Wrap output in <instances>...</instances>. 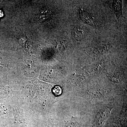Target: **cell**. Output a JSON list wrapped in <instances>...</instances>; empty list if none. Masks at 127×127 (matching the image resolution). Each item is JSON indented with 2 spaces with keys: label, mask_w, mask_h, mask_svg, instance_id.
Returning a JSON list of instances; mask_svg holds the SVG:
<instances>
[{
  "label": "cell",
  "mask_w": 127,
  "mask_h": 127,
  "mask_svg": "<svg viewBox=\"0 0 127 127\" xmlns=\"http://www.w3.org/2000/svg\"><path fill=\"white\" fill-rule=\"evenodd\" d=\"M4 16V14L2 11L0 10V17H2Z\"/></svg>",
  "instance_id": "cell-6"
},
{
  "label": "cell",
  "mask_w": 127,
  "mask_h": 127,
  "mask_svg": "<svg viewBox=\"0 0 127 127\" xmlns=\"http://www.w3.org/2000/svg\"></svg>",
  "instance_id": "cell-7"
},
{
  "label": "cell",
  "mask_w": 127,
  "mask_h": 127,
  "mask_svg": "<svg viewBox=\"0 0 127 127\" xmlns=\"http://www.w3.org/2000/svg\"><path fill=\"white\" fill-rule=\"evenodd\" d=\"M122 4V1L119 0L113 1L112 5L113 8L118 20H119L121 17L123 16Z\"/></svg>",
  "instance_id": "cell-2"
},
{
  "label": "cell",
  "mask_w": 127,
  "mask_h": 127,
  "mask_svg": "<svg viewBox=\"0 0 127 127\" xmlns=\"http://www.w3.org/2000/svg\"><path fill=\"white\" fill-rule=\"evenodd\" d=\"M79 14L80 18L83 22L87 25L94 26V23L93 18L87 11L80 9Z\"/></svg>",
  "instance_id": "cell-1"
},
{
  "label": "cell",
  "mask_w": 127,
  "mask_h": 127,
  "mask_svg": "<svg viewBox=\"0 0 127 127\" xmlns=\"http://www.w3.org/2000/svg\"><path fill=\"white\" fill-rule=\"evenodd\" d=\"M53 92L55 95H59L61 94L62 92V89L59 86H56L53 89Z\"/></svg>",
  "instance_id": "cell-5"
},
{
  "label": "cell",
  "mask_w": 127,
  "mask_h": 127,
  "mask_svg": "<svg viewBox=\"0 0 127 127\" xmlns=\"http://www.w3.org/2000/svg\"><path fill=\"white\" fill-rule=\"evenodd\" d=\"M106 46L104 45H99L96 47V51L98 53H103L106 51L107 48Z\"/></svg>",
  "instance_id": "cell-4"
},
{
  "label": "cell",
  "mask_w": 127,
  "mask_h": 127,
  "mask_svg": "<svg viewBox=\"0 0 127 127\" xmlns=\"http://www.w3.org/2000/svg\"><path fill=\"white\" fill-rule=\"evenodd\" d=\"M72 34L73 39L76 41H80L83 39L85 36V33L83 30L79 27H76L73 29Z\"/></svg>",
  "instance_id": "cell-3"
}]
</instances>
